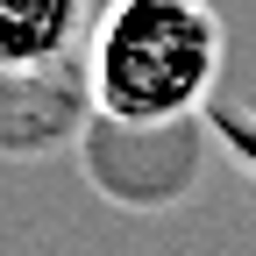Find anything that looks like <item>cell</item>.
Returning <instances> with one entry per match:
<instances>
[{
  "label": "cell",
  "instance_id": "1",
  "mask_svg": "<svg viewBox=\"0 0 256 256\" xmlns=\"http://www.w3.org/2000/svg\"><path fill=\"white\" fill-rule=\"evenodd\" d=\"M92 107L128 128H164L206 107L220 78V14L206 0H107L86 36Z\"/></svg>",
  "mask_w": 256,
  "mask_h": 256
},
{
  "label": "cell",
  "instance_id": "2",
  "mask_svg": "<svg viewBox=\"0 0 256 256\" xmlns=\"http://www.w3.org/2000/svg\"><path fill=\"white\" fill-rule=\"evenodd\" d=\"M86 36H92L86 0H0V72L64 64Z\"/></svg>",
  "mask_w": 256,
  "mask_h": 256
}]
</instances>
